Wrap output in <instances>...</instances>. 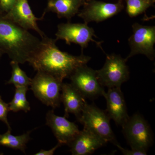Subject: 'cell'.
I'll use <instances>...</instances> for the list:
<instances>
[{
  "mask_svg": "<svg viewBox=\"0 0 155 155\" xmlns=\"http://www.w3.org/2000/svg\"><path fill=\"white\" fill-rule=\"evenodd\" d=\"M84 2L81 0H48L45 11L56 13L58 18L70 20L79 12V8Z\"/></svg>",
  "mask_w": 155,
  "mask_h": 155,
  "instance_id": "obj_16",
  "label": "cell"
},
{
  "mask_svg": "<svg viewBox=\"0 0 155 155\" xmlns=\"http://www.w3.org/2000/svg\"><path fill=\"white\" fill-rule=\"evenodd\" d=\"M62 145L61 143H58L57 145L55 146L53 148L49 150H41L38 153L35 154V155H53L54 154L56 150L59 147H61Z\"/></svg>",
  "mask_w": 155,
  "mask_h": 155,
  "instance_id": "obj_24",
  "label": "cell"
},
{
  "mask_svg": "<svg viewBox=\"0 0 155 155\" xmlns=\"http://www.w3.org/2000/svg\"><path fill=\"white\" fill-rule=\"evenodd\" d=\"M61 102L63 103L66 118L69 114L78 118L87 104L85 98L71 83H63L61 92Z\"/></svg>",
  "mask_w": 155,
  "mask_h": 155,
  "instance_id": "obj_15",
  "label": "cell"
},
{
  "mask_svg": "<svg viewBox=\"0 0 155 155\" xmlns=\"http://www.w3.org/2000/svg\"><path fill=\"white\" fill-rule=\"evenodd\" d=\"M71 84L84 97L92 99L102 95L105 92L101 85L96 70L82 65L75 69L69 77Z\"/></svg>",
  "mask_w": 155,
  "mask_h": 155,
  "instance_id": "obj_9",
  "label": "cell"
},
{
  "mask_svg": "<svg viewBox=\"0 0 155 155\" xmlns=\"http://www.w3.org/2000/svg\"><path fill=\"white\" fill-rule=\"evenodd\" d=\"M4 54V53L2 51H1V50H0V58H1V57H2V55Z\"/></svg>",
  "mask_w": 155,
  "mask_h": 155,
  "instance_id": "obj_25",
  "label": "cell"
},
{
  "mask_svg": "<svg viewBox=\"0 0 155 155\" xmlns=\"http://www.w3.org/2000/svg\"><path fill=\"white\" fill-rule=\"evenodd\" d=\"M11 65L12 68L11 76L7 84H14L15 87L30 86L31 79L20 68L19 63L11 61Z\"/></svg>",
  "mask_w": 155,
  "mask_h": 155,
  "instance_id": "obj_19",
  "label": "cell"
},
{
  "mask_svg": "<svg viewBox=\"0 0 155 155\" xmlns=\"http://www.w3.org/2000/svg\"><path fill=\"white\" fill-rule=\"evenodd\" d=\"M41 44V40L0 12V50L12 61L28 62Z\"/></svg>",
  "mask_w": 155,
  "mask_h": 155,
  "instance_id": "obj_2",
  "label": "cell"
},
{
  "mask_svg": "<svg viewBox=\"0 0 155 155\" xmlns=\"http://www.w3.org/2000/svg\"><path fill=\"white\" fill-rule=\"evenodd\" d=\"M77 119L83 125L84 129L98 136L107 142H110L116 146L119 144L111 128L110 118L106 111L94 104L87 103Z\"/></svg>",
  "mask_w": 155,
  "mask_h": 155,
  "instance_id": "obj_3",
  "label": "cell"
},
{
  "mask_svg": "<svg viewBox=\"0 0 155 155\" xmlns=\"http://www.w3.org/2000/svg\"><path fill=\"white\" fill-rule=\"evenodd\" d=\"M63 81L45 72L38 71L31 79V89L43 104L55 109L60 107Z\"/></svg>",
  "mask_w": 155,
  "mask_h": 155,
  "instance_id": "obj_4",
  "label": "cell"
},
{
  "mask_svg": "<svg viewBox=\"0 0 155 155\" xmlns=\"http://www.w3.org/2000/svg\"><path fill=\"white\" fill-rule=\"evenodd\" d=\"M122 152V154L125 155H146L147 151H145L140 150L134 149H131L129 150L127 149L124 148L118 144L116 146Z\"/></svg>",
  "mask_w": 155,
  "mask_h": 155,
  "instance_id": "obj_23",
  "label": "cell"
},
{
  "mask_svg": "<svg viewBox=\"0 0 155 155\" xmlns=\"http://www.w3.org/2000/svg\"><path fill=\"white\" fill-rule=\"evenodd\" d=\"M5 14L9 19L24 29L35 31L41 38L45 35L37 23L38 20L42 19L45 13L41 18L35 17L29 6L28 0H16L11 10Z\"/></svg>",
  "mask_w": 155,
  "mask_h": 155,
  "instance_id": "obj_11",
  "label": "cell"
},
{
  "mask_svg": "<svg viewBox=\"0 0 155 155\" xmlns=\"http://www.w3.org/2000/svg\"><path fill=\"white\" fill-rule=\"evenodd\" d=\"M82 2H88V1H91V0H81Z\"/></svg>",
  "mask_w": 155,
  "mask_h": 155,
  "instance_id": "obj_26",
  "label": "cell"
},
{
  "mask_svg": "<svg viewBox=\"0 0 155 155\" xmlns=\"http://www.w3.org/2000/svg\"><path fill=\"white\" fill-rule=\"evenodd\" d=\"M57 40L46 35L42 38L38 50L28 63L35 71L48 73L63 81L69 78L75 69L87 64L91 59L83 51L74 56L61 51L56 45Z\"/></svg>",
  "mask_w": 155,
  "mask_h": 155,
  "instance_id": "obj_1",
  "label": "cell"
},
{
  "mask_svg": "<svg viewBox=\"0 0 155 155\" xmlns=\"http://www.w3.org/2000/svg\"><path fill=\"white\" fill-rule=\"evenodd\" d=\"M107 143L98 136L84 128L68 146L72 155H87L91 154Z\"/></svg>",
  "mask_w": 155,
  "mask_h": 155,
  "instance_id": "obj_14",
  "label": "cell"
},
{
  "mask_svg": "<svg viewBox=\"0 0 155 155\" xmlns=\"http://www.w3.org/2000/svg\"><path fill=\"white\" fill-rule=\"evenodd\" d=\"M11 129H8L5 133L0 134V146H4L20 150L25 153L26 144L30 140L31 131L19 136H14L11 134Z\"/></svg>",
  "mask_w": 155,
  "mask_h": 155,
  "instance_id": "obj_17",
  "label": "cell"
},
{
  "mask_svg": "<svg viewBox=\"0 0 155 155\" xmlns=\"http://www.w3.org/2000/svg\"><path fill=\"white\" fill-rule=\"evenodd\" d=\"M103 96L107 101L106 113L116 124L122 126L130 117L127 114L125 98L121 88H108V91H105Z\"/></svg>",
  "mask_w": 155,
  "mask_h": 155,
  "instance_id": "obj_13",
  "label": "cell"
},
{
  "mask_svg": "<svg viewBox=\"0 0 155 155\" xmlns=\"http://www.w3.org/2000/svg\"><path fill=\"white\" fill-rule=\"evenodd\" d=\"M46 120V125L52 130L58 143L62 145H68L80 131L75 123L70 122L65 116H57L53 110L48 112Z\"/></svg>",
  "mask_w": 155,
  "mask_h": 155,
  "instance_id": "obj_12",
  "label": "cell"
},
{
  "mask_svg": "<svg viewBox=\"0 0 155 155\" xmlns=\"http://www.w3.org/2000/svg\"><path fill=\"white\" fill-rule=\"evenodd\" d=\"M58 31L56 32V39L64 40L68 45L75 43L80 46L82 51L84 49L88 46L89 43L93 41L97 45L102 48L101 42H98L94 40L95 37L93 28L89 27L87 23H72L68 22L61 23L58 26Z\"/></svg>",
  "mask_w": 155,
  "mask_h": 155,
  "instance_id": "obj_8",
  "label": "cell"
},
{
  "mask_svg": "<svg viewBox=\"0 0 155 155\" xmlns=\"http://www.w3.org/2000/svg\"><path fill=\"white\" fill-rule=\"evenodd\" d=\"M28 90V87L17 86L15 87L14 97L11 102L8 104L10 111L17 112L22 110L26 113L30 111V104L26 97V92Z\"/></svg>",
  "mask_w": 155,
  "mask_h": 155,
  "instance_id": "obj_18",
  "label": "cell"
},
{
  "mask_svg": "<svg viewBox=\"0 0 155 155\" xmlns=\"http://www.w3.org/2000/svg\"><path fill=\"white\" fill-rule=\"evenodd\" d=\"M133 34L128 39L130 52L125 60L138 54L146 56L151 61L154 59L155 26L140 25L135 22L132 25Z\"/></svg>",
  "mask_w": 155,
  "mask_h": 155,
  "instance_id": "obj_7",
  "label": "cell"
},
{
  "mask_svg": "<svg viewBox=\"0 0 155 155\" xmlns=\"http://www.w3.org/2000/svg\"><path fill=\"white\" fill-rule=\"evenodd\" d=\"M126 60L119 55L107 54L104 65L96 70L97 77L101 85L108 88L120 87L129 78Z\"/></svg>",
  "mask_w": 155,
  "mask_h": 155,
  "instance_id": "obj_6",
  "label": "cell"
},
{
  "mask_svg": "<svg viewBox=\"0 0 155 155\" xmlns=\"http://www.w3.org/2000/svg\"><path fill=\"white\" fill-rule=\"evenodd\" d=\"M119 1H122L123 0H119Z\"/></svg>",
  "mask_w": 155,
  "mask_h": 155,
  "instance_id": "obj_27",
  "label": "cell"
},
{
  "mask_svg": "<svg viewBox=\"0 0 155 155\" xmlns=\"http://www.w3.org/2000/svg\"><path fill=\"white\" fill-rule=\"evenodd\" d=\"M126 12L130 17L141 14L150 7L153 6L155 0H125Z\"/></svg>",
  "mask_w": 155,
  "mask_h": 155,
  "instance_id": "obj_20",
  "label": "cell"
},
{
  "mask_svg": "<svg viewBox=\"0 0 155 155\" xmlns=\"http://www.w3.org/2000/svg\"><path fill=\"white\" fill-rule=\"evenodd\" d=\"M16 0H0V12L7 13L15 4Z\"/></svg>",
  "mask_w": 155,
  "mask_h": 155,
  "instance_id": "obj_22",
  "label": "cell"
},
{
  "mask_svg": "<svg viewBox=\"0 0 155 155\" xmlns=\"http://www.w3.org/2000/svg\"><path fill=\"white\" fill-rule=\"evenodd\" d=\"M83 8L79 11L78 16L84 22H99L104 21L118 14L124 8L122 1L117 3H109L91 0L84 3Z\"/></svg>",
  "mask_w": 155,
  "mask_h": 155,
  "instance_id": "obj_10",
  "label": "cell"
},
{
  "mask_svg": "<svg viewBox=\"0 0 155 155\" xmlns=\"http://www.w3.org/2000/svg\"><path fill=\"white\" fill-rule=\"evenodd\" d=\"M9 111V104L5 102L0 96V121L5 123L8 129H11L8 120V114Z\"/></svg>",
  "mask_w": 155,
  "mask_h": 155,
  "instance_id": "obj_21",
  "label": "cell"
},
{
  "mask_svg": "<svg viewBox=\"0 0 155 155\" xmlns=\"http://www.w3.org/2000/svg\"><path fill=\"white\" fill-rule=\"evenodd\" d=\"M122 127L131 149L147 151L152 145V131L146 120L140 114H135L129 117Z\"/></svg>",
  "mask_w": 155,
  "mask_h": 155,
  "instance_id": "obj_5",
  "label": "cell"
}]
</instances>
